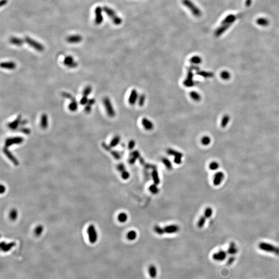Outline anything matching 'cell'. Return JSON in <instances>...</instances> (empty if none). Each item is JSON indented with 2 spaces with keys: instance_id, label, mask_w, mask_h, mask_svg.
Returning <instances> with one entry per match:
<instances>
[{
  "instance_id": "obj_1",
  "label": "cell",
  "mask_w": 279,
  "mask_h": 279,
  "mask_svg": "<svg viewBox=\"0 0 279 279\" xmlns=\"http://www.w3.org/2000/svg\"><path fill=\"white\" fill-rule=\"evenodd\" d=\"M180 230V228L178 225L176 224H171L161 227V226H154V231L156 233L159 235H164V234H172L176 233L178 232Z\"/></svg>"
},
{
  "instance_id": "obj_2",
  "label": "cell",
  "mask_w": 279,
  "mask_h": 279,
  "mask_svg": "<svg viewBox=\"0 0 279 279\" xmlns=\"http://www.w3.org/2000/svg\"><path fill=\"white\" fill-rule=\"evenodd\" d=\"M258 246L260 250L264 252L274 254L275 255L279 256V247L266 242H261L259 243Z\"/></svg>"
},
{
  "instance_id": "obj_3",
  "label": "cell",
  "mask_w": 279,
  "mask_h": 279,
  "mask_svg": "<svg viewBox=\"0 0 279 279\" xmlns=\"http://www.w3.org/2000/svg\"><path fill=\"white\" fill-rule=\"evenodd\" d=\"M182 3L195 17L199 18L202 16L201 10L191 0H182Z\"/></svg>"
},
{
  "instance_id": "obj_4",
  "label": "cell",
  "mask_w": 279,
  "mask_h": 279,
  "mask_svg": "<svg viewBox=\"0 0 279 279\" xmlns=\"http://www.w3.org/2000/svg\"><path fill=\"white\" fill-rule=\"evenodd\" d=\"M103 10L112 20L114 24L116 26H119L122 23V19H121V18L116 14L115 12L112 9L108 6H104Z\"/></svg>"
},
{
  "instance_id": "obj_5",
  "label": "cell",
  "mask_w": 279,
  "mask_h": 279,
  "mask_svg": "<svg viewBox=\"0 0 279 279\" xmlns=\"http://www.w3.org/2000/svg\"><path fill=\"white\" fill-rule=\"evenodd\" d=\"M213 214V209L211 207L206 208L205 210L204 214L200 218L197 222V227L200 228H202L204 226L206 223V220L210 218Z\"/></svg>"
},
{
  "instance_id": "obj_6",
  "label": "cell",
  "mask_w": 279,
  "mask_h": 279,
  "mask_svg": "<svg viewBox=\"0 0 279 279\" xmlns=\"http://www.w3.org/2000/svg\"><path fill=\"white\" fill-rule=\"evenodd\" d=\"M103 103L108 116L110 118H114L115 115V112L114 110L112 104L109 97L104 98Z\"/></svg>"
},
{
  "instance_id": "obj_7",
  "label": "cell",
  "mask_w": 279,
  "mask_h": 279,
  "mask_svg": "<svg viewBox=\"0 0 279 279\" xmlns=\"http://www.w3.org/2000/svg\"><path fill=\"white\" fill-rule=\"evenodd\" d=\"M167 152L168 155L174 157V162L175 164H180L182 163L183 154L182 153L172 148H168L167 150Z\"/></svg>"
},
{
  "instance_id": "obj_8",
  "label": "cell",
  "mask_w": 279,
  "mask_h": 279,
  "mask_svg": "<svg viewBox=\"0 0 279 279\" xmlns=\"http://www.w3.org/2000/svg\"><path fill=\"white\" fill-rule=\"evenodd\" d=\"M24 40L25 43L27 44L29 46H31V47L34 48L37 51L42 52L44 50V47L43 44H41L34 39H32L31 38L26 37Z\"/></svg>"
},
{
  "instance_id": "obj_9",
  "label": "cell",
  "mask_w": 279,
  "mask_h": 279,
  "mask_svg": "<svg viewBox=\"0 0 279 279\" xmlns=\"http://www.w3.org/2000/svg\"><path fill=\"white\" fill-rule=\"evenodd\" d=\"M87 233L89 236V241L90 243H95L98 239V234L94 225H90L88 227L87 230Z\"/></svg>"
},
{
  "instance_id": "obj_10",
  "label": "cell",
  "mask_w": 279,
  "mask_h": 279,
  "mask_svg": "<svg viewBox=\"0 0 279 279\" xmlns=\"http://www.w3.org/2000/svg\"><path fill=\"white\" fill-rule=\"evenodd\" d=\"M24 141V139L21 136H15L7 138L5 141V147L9 148L14 145L20 144Z\"/></svg>"
},
{
  "instance_id": "obj_11",
  "label": "cell",
  "mask_w": 279,
  "mask_h": 279,
  "mask_svg": "<svg viewBox=\"0 0 279 279\" xmlns=\"http://www.w3.org/2000/svg\"><path fill=\"white\" fill-rule=\"evenodd\" d=\"M225 178V174L221 171L214 174L213 178V184L215 186H218L221 184Z\"/></svg>"
},
{
  "instance_id": "obj_12",
  "label": "cell",
  "mask_w": 279,
  "mask_h": 279,
  "mask_svg": "<svg viewBox=\"0 0 279 279\" xmlns=\"http://www.w3.org/2000/svg\"><path fill=\"white\" fill-rule=\"evenodd\" d=\"M194 77V74L193 73L192 71L189 70L188 72L187 77L184 81V84L185 87H191L195 85L196 83L194 82L193 79Z\"/></svg>"
},
{
  "instance_id": "obj_13",
  "label": "cell",
  "mask_w": 279,
  "mask_h": 279,
  "mask_svg": "<svg viewBox=\"0 0 279 279\" xmlns=\"http://www.w3.org/2000/svg\"><path fill=\"white\" fill-rule=\"evenodd\" d=\"M228 252L225 251L220 250L218 252L213 254V259L217 262H222L226 259Z\"/></svg>"
},
{
  "instance_id": "obj_14",
  "label": "cell",
  "mask_w": 279,
  "mask_h": 279,
  "mask_svg": "<svg viewBox=\"0 0 279 279\" xmlns=\"http://www.w3.org/2000/svg\"><path fill=\"white\" fill-rule=\"evenodd\" d=\"M3 153L5 156L7 157V158L14 164V165L16 166H18L19 165V163L18 160H17V159L14 156L13 154L9 150L8 148H6L5 147V148H3Z\"/></svg>"
},
{
  "instance_id": "obj_15",
  "label": "cell",
  "mask_w": 279,
  "mask_h": 279,
  "mask_svg": "<svg viewBox=\"0 0 279 279\" xmlns=\"http://www.w3.org/2000/svg\"><path fill=\"white\" fill-rule=\"evenodd\" d=\"M16 245V243L15 242L6 243V242H2L0 245V248L3 252H7L11 250L14 247H15Z\"/></svg>"
},
{
  "instance_id": "obj_16",
  "label": "cell",
  "mask_w": 279,
  "mask_h": 279,
  "mask_svg": "<svg viewBox=\"0 0 279 279\" xmlns=\"http://www.w3.org/2000/svg\"><path fill=\"white\" fill-rule=\"evenodd\" d=\"M102 147L104 150H106L108 152H110L111 155H112V156L116 160H119L121 158V154L117 151L112 150L110 145H108L106 143H102Z\"/></svg>"
},
{
  "instance_id": "obj_17",
  "label": "cell",
  "mask_w": 279,
  "mask_h": 279,
  "mask_svg": "<svg viewBox=\"0 0 279 279\" xmlns=\"http://www.w3.org/2000/svg\"><path fill=\"white\" fill-rule=\"evenodd\" d=\"M102 9L100 6L96 8L95 9V23L96 24H101L103 22V17L102 15Z\"/></svg>"
},
{
  "instance_id": "obj_18",
  "label": "cell",
  "mask_w": 279,
  "mask_h": 279,
  "mask_svg": "<svg viewBox=\"0 0 279 279\" xmlns=\"http://www.w3.org/2000/svg\"><path fill=\"white\" fill-rule=\"evenodd\" d=\"M139 97V96L138 92H137V90H136L133 89V90H131L130 94L129 97V99H128L130 104L135 105L136 101H138Z\"/></svg>"
},
{
  "instance_id": "obj_19",
  "label": "cell",
  "mask_w": 279,
  "mask_h": 279,
  "mask_svg": "<svg viewBox=\"0 0 279 279\" xmlns=\"http://www.w3.org/2000/svg\"><path fill=\"white\" fill-rule=\"evenodd\" d=\"M64 64L69 68H75L78 65L77 63L74 62L73 57L70 55L65 57V59L64 60Z\"/></svg>"
},
{
  "instance_id": "obj_20",
  "label": "cell",
  "mask_w": 279,
  "mask_h": 279,
  "mask_svg": "<svg viewBox=\"0 0 279 279\" xmlns=\"http://www.w3.org/2000/svg\"><path fill=\"white\" fill-rule=\"evenodd\" d=\"M142 124L143 125V127L145 129L148 131H150L153 129L154 127V124L152 121H150L147 118H143L142 120Z\"/></svg>"
},
{
  "instance_id": "obj_21",
  "label": "cell",
  "mask_w": 279,
  "mask_h": 279,
  "mask_svg": "<svg viewBox=\"0 0 279 279\" xmlns=\"http://www.w3.org/2000/svg\"><path fill=\"white\" fill-rule=\"evenodd\" d=\"M141 157V155L140 152L136 150L131 152L130 155V158L129 159V162L131 164H135L137 159H139Z\"/></svg>"
},
{
  "instance_id": "obj_22",
  "label": "cell",
  "mask_w": 279,
  "mask_h": 279,
  "mask_svg": "<svg viewBox=\"0 0 279 279\" xmlns=\"http://www.w3.org/2000/svg\"><path fill=\"white\" fill-rule=\"evenodd\" d=\"M21 122V115H19L15 119V121H12V122L8 124V127L10 128V129L16 130L20 125Z\"/></svg>"
},
{
  "instance_id": "obj_23",
  "label": "cell",
  "mask_w": 279,
  "mask_h": 279,
  "mask_svg": "<svg viewBox=\"0 0 279 279\" xmlns=\"http://www.w3.org/2000/svg\"><path fill=\"white\" fill-rule=\"evenodd\" d=\"M82 36L79 35H73L72 36H68L67 38L66 41L68 43L70 44H77L82 41Z\"/></svg>"
},
{
  "instance_id": "obj_24",
  "label": "cell",
  "mask_w": 279,
  "mask_h": 279,
  "mask_svg": "<svg viewBox=\"0 0 279 279\" xmlns=\"http://www.w3.org/2000/svg\"><path fill=\"white\" fill-rule=\"evenodd\" d=\"M238 248L237 247L236 245L234 242H230L228 247V249L227 251L228 253L230 255H235L238 253Z\"/></svg>"
},
{
  "instance_id": "obj_25",
  "label": "cell",
  "mask_w": 279,
  "mask_h": 279,
  "mask_svg": "<svg viewBox=\"0 0 279 279\" xmlns=\"http://www.w3.org/2000/svg\"><path fill=\"white\" fill-rule=\"evenodd\" d=\"M148 272L150 277H151L152 279H155L158 275L157 269L156 267L154 265H150L148 267Z\"/></svg>"
},
{
  "instance_id": "obj_26",
  "label": "cell",
  "mask_w": 279,
  "mask_h": 279,
  "mask_svg": "<svg viewBox=\"0 0 279 279\" xmlns=\"http://www.w3.org/2000/svg\"><path fill=\"white\" fill-rule=\"evenodd\" d=\"M1 68L6 69L12 70L15 69L16 64L14 62H2L1 64Z\"/></svg>"
},
{
  "instance_id": "obj_27",
  "label": "cell",
  "mask_w": 279,
  "mask_h": 279,
  "mask_svg": "<svg viewBox=\"0 0 279 279\" xmlns=\"http://www.w3.org/2000/svg\"><path fill=\"white\" fill-rule=\"evenodd\" d=\"M152 176L154 184H156L157 185H158L160 184V179L159 176L158 172L157 171V169H154L153 170L152 172Z\"/></svg>"
},
{
  "instance_id": "obj_28",
  "label": "cell",
  "mask_w": 279,
  "mask_h": 279,
  "mask_svg": "<svg viewBox=\"0 0 279 279\" xmlns=\"http://www.w3.org/2000/svg\"><path fill=\"white\" fill-rule=\"evenodd\" d=\"M9 41L11 44L17 46H21L25 43L24 39H21L19 38L15 37H12L10 38Z\"/></svg>"
},
{
  "instance_id": "obj_29",
  "label": "cell",
  "mask_w": 279,
  "mask_h": 279,
  "mask_svg": "<svg viewBox=\"0 0 279 279\" xmlns=\"http://www.w3.org/2000/svg\"><path fill=\"white\" fill-rule=\"evenodd\" d=\"M41 126L44 129H46L48 127V118L47 115L46 114H43L41 115Z\"/></svg>"
},
{
  "instance_id": "obj_30",
  "label": "cell",
  "mask_w": 279,
  "mask_h": 279,
  "mask_svg": "<svg viewBox=\"0 0 279 279\" xmlns=\"http://www.w3.org/2000/svg\"><path fill=\"white\" fill-rule=\"evenodd\" d=\"M71 101H72L70 103L69 106H68V109H69L70 111H72V112H75L78 109V104L77 101L74 98L72 99Z\"/></svg>"
},
{
  "instance_id": "obj_31",
  "label": "cell",
  "mask_w": 279,
  "mask_h": 279,
  "mask_svg": "<svg viewBox=\"0 0 279 279\" xmlns=\"http://www.w3.org/2000/svg\"><path fill=\"white\" fill-rule=\"evenodd\" d=\"M196 74L199 75L200 76L208 78H212L214 76V74L211 72H205V71H201L199 70L196 72Z\"/></svg>"
},
{
  "instance_id": "obj_32",
  "label": "cell",
  "mask_w": 279,
  "mask_h": 279,
  "mask_svg": "<svg viewBox=\"0 0 279 279\" xmlns=\"http://www.w3.org/2000/svg\"><path fill=\"white\" fill-rule=\"evenodd\" d=\"M126 237L127 239L129 241L135 240L137 237V233L134 230H131L128 232L126 235Z\"/></svg>"
},
{
  "instance_id": "obj_33",
  "label": "cell",
  "mask_w": 279,
  "mask_h": 279,
  "mask_svg": "<svg viewBox=\"0 0 279 279\" xmlns=\"http://www.w3.org/2000/svg\"><path fill=\"white\" fill-rule=\"evenodd\" d=\"M161 161L168 170H172V168H173V165H172V163H171L170 160H169L167 158L163 157L161 159Z\"/></svg>"
},
{
  "instance_id": "obj_34",
  "label": "cell",
  "mask_w": 279,
  "mask_h": 279,
  "mask_svg": "<svg viewBox=\"0 0 279 279\" xmlns=\"http://www.w3.org/2000/svg\"><path fill=\"white\" fill-rule=\"evenodd\" d=\"M120 141H121V137L119 136H116L111 140V142L110 143L109 145H110V147H111V148L115 147L116 146H118Z\"/></svg>"
},
{
  "instance_id": "obj_35",
  "label": "cell",
  "mask_w": 279,
  "mask_h": 279,
  "mask_svg": "<svg viewBox=\"0 0 279 279\" xmlns=\"http://www.w3.org/2000/svg\"><path fill=\"white\" fill-rule=\"evenodd\" d=\"M190 96L195 101H201V96L200 94L196 91L193 90L190 93Z\"/></svg>"
},
{
  "instance_id": "obj_36",
  "label": "cell",
  "mask_w": 279,
  "mask_h": 279,
  "mask_svg": "<svg viewBox=\"0 0 279 279\" xmlns=\"http://www.w3.org/2000/svg\"><path fill=\"white\" fill-rule=\"evenodd\" d=\"M230 116L226 114L223 116V118H222L221 122V126L222 128L226 127V126L228 125L229 122H230Z\"/></svg>"
},
{
  "instance_id": "obj_37",
  "label": "cell",
  "mask_w": 279,
  "mask_h": 279,
  "mask_svg": "<svg viewBox=\"0 0 279 279\" xmlns=\"http://www.w3.org/2000/svg\"><path fill=\"white\" fill-rule=\"evenodd\" d=\"M149 191L153 194H158L159 192V189L158 187V185L154 184H152L149 187Z\"/></svg>"
},
{
  "instance_id": "obj_38",
  "label": "cell",
  "mask_w": 279,
  "mask_h": 279,
  "mask_svg": "<svg viewBox=\"0 0 279 279\" xmlns=\"http://www.w3.org/2000/svg\"><path fill=\"white\" fill-rule=\"evenodd\" d=\"M118 221L120 222L121 223H125L127 221V214H126L125 213H120L118 216Z\"/></svg>"
},
{
  "instance_id": "obj_39",
  "label": "cell",
  "mask_w": 279,
  "mask_h": 279,
  "mask_svg": "<svg viewBox=\"0 0 279 279\" xmlns=\"http://www.w3.org/2000/svg\"><path fill=\"white\" fill-rule=\"evenodd\" d=\"M202 58L200 56L196 55V56H192V58H191L190 62L193 64L198 65V64H201L202 63Z\"/></svg>"
},
{
  "instance_id": "obj_40",
  "label": "cell",
  "mask_w": 279,
  "mask_h": 279,
  "mask_svg": "<svg viewBox=\"0 0 279 279\" xmlns=\"http://www.w3.org/2000/svg\"><path fill=\"white\" fill-rule=\"evenodd\" d=\"M201 143L204 146H207L211 143V139L208 136H203L201 140Z\"/></svg>"
},
{
  "instance_id": "obj_41",
  "label": "cell",
  "mask_w": 279,
  "mask_h": 279,
  "mask_svg": "<svg viewBox=\"0 0 279 279\" xmlns=\"http://www.w3.org/2000/svg\"><path fill=\"white\" fill-rule=\"evenodd\" d=\"M219 167V164L216 161L211 162L209 165V169L211 171L217 170Z\"/></svg>"
},
{
  "instance_id": "obj_42",
  "label": "cell",
  "mask_w": 279,
  "mask_h": 279,
  "mask_svg": "<svg viewBox=\"0 0 279 279\" xmlns=\"http://www.w3.org/2000/svg\"><path fill=\"white\" fill-rule=\"evenodd\" d=\"M145 99H146V96H145L144 94H142V95L140 96L138 101L139 106H140V107H142V106H144L145 102Z\"/></svg>"
},
{
  "instance_id": "obj_43",
  "label": "cell",
  "mask_w": 279,
  "mask_h": 279,
  "mask_svg": "<svg viewBox=\"0 0 279 279\" xmlns=\"http://www.w3.org/2000/svg\"><path fill=\"white\" fill-rule=\"evenodd\" d=\"M18 217V212L16 209H13L10 211L9 214V218L12 221H15Z\"/></svg>"
},
{
  "instance_id": "obj_44",
  "label": "cell",
  "mask_w": 279,
  "mask_h": 279,
  "mask_svg": "<svg viewBox=\"0 0 279 279\" xmlns=\"http://www.w3.org/2000/svg\"><path fill=\"white\" fill-rule=\"evenodd\" d=\"M43 231H44L43 226L41 225H38L36 228L35 229V234L37 236H39L43 233Z\"/></svg>"
},
{
  "instance_id": "obj_45",
  "label": "cell",
  "mask_w": 279,
  "mask_h": 279,
  "mask_svg": "<svg viewBox=\"0 0 279 279\" xmlns=\"http://www.w3.org/2000/svg\"><path fill=\"white\" fill-rule=\"evenodd\" d=\"M220 76H221L222 79L224 80H229L231 78V77L230 72H228V71H223V72H221Z\"/></svg>"
},
{
  "instance_id": "obj_46",
  "label": "cell",
  "mask_w": 279,
  "mask_h": 279,
  "mask_svg": "<svg viewBox=\"0 0 279 279\" xmlns=\"http://www.w3.org/2000/svg\"><path fill=\"white\" fill-rule=\"evenodd\" d=\"M92 88L90 86H87L86 87L85 89H84L83 92V95L84 96L87 97L92 92Z\"/></svg>"
},
{
  "instance_id": "obj_47",
  "label": "cell",
  "mask_w": 279,
  "mask_h": 279,
  "mask_svg": "<svg viewBox=\"0 0 279 279\" xmlns=\"http://www.w3.org/2000/svg\"><path fill=\"white\" fill-rule=\"evenodd\" d=\"M121 176H122V178L124 180H127V179L129 178L130 175L129 172L127 171L126 170L125 171L121 173Z\"/></svg>"
},
{
  "instance_id": "obj_48",
  "label": "cell",
  "mask_w": 279,
  "mask_h": 279,
  "mask_svg": "<svg viewBox=\"0 0 279 279\" xmlns=\"http://www.w3.org/2000/svg\"><path fill=\"white\" fill-rule=\"evenodd\" d=\"M88 101H89V99L87 98V97L83 96L82 97V98L81 99V100H80V103L81 105L84 106V105H85V104H87Z\"/></svg>"
},
{
  "instance_id": "obj_49",
  "label": "cell",
  "mask_w": 279,
  "mask_h": 279,
  "mask_svg": "<svg viewBox=\"0 0 279 279\" xmlns=\"http://www.w3.org/2000/svg\"><path fill=\"white\" fill-rule=\"evenodd\" d=\"M135 145H136V142L134 140H130L128 143V147L129 148V150H132L135 147Z\"/></svg>"
},
{
  "instance_id": "obj_50",
  "label": "cell",
  "mask_w": 279,
  "mask_h": 279,
  "mask_svg": "<svg viewBox=\"0 0 279 279\" xmlns=\"http://www.w3.org/2000/svg\"><path fill=\"white\" fill-rule=\"evenodd\" d=\"M62 96H63L65 98H66L67 99H69L70 100H72V99L73 98V97L72 96L71 94H69V93H66V92H63L62 94Z\"/></svg>"
},
{
  "instance_id": "obj_51",
  "label": "cell",
  "mask_w": 279,
  "mask_h": 279,
  "mask_svg": "<svg viewBox=\"0 0 279 279\" xmlns=\"http://www.w3.org/2000/svg\"><path fill=\"white\" fill-rule=\"evenodd\" d=\"M20 131L26 135H29L31 132L30 129L27 128H22V129H20Z\"/></svg>"
},
{
  "instance_id": "obj_52",
  "label": "cell",
  "mask_w": 279,
  "mask_h": 279,
  "mask_svg": "<svg viewBox=\"0 0 279 279\" xmlns=\"http://www.w3.org/2000/svg\"><path fill=\"white\" fill-rule=\"evenodd\" d=\"M84 110H85V112L87 113H90L91 110H92V106L87 104V106H85Z\"/></svg>"
},
{
  "instance_id": "obj_53",
  "label": "cell",
  "mask_w": 279,
  "mask_h": 279,
  "mask_svg": "<svg viewBox=\"0 0 279 279\" xmlns=\"http://www.w3.org/2000/svg\"><path fill=\"white\" fill-rule=\"evenodd\" d=\"M235 258L233 256H231V257H230L229 259H228V265H231V264H232L235 261Z\"/></svg>"
},
{
  "instance_id": "obj_54",
  "label": "cell",
  "mask_w": 279,
  "mask_h": 279,
  "mask_svg": "<svg viewBox=\"0 0 279 279\" xmlns=\"http://www.w3.org/2000/svg\"><path fill=\"white\" fill-rule=\"evenodd\" d=\"M188 69L189 70H191V71H193V70H196V71H199V67L196 66H190L188 68Z\"/></svg>"
},
{
  "instance_id": "obj_55",
  "label": "cell",
  "mask_w": 279,
  "mask_h": 279,
  "mask_svg": "<svg viewBox=\"0 0 279 279\" xmlns=\"http://www.w3.org/2000/svg\"><path fill=\"white\" fill-rule=\"evenodd\" d=\"M95 99L94 98L90 99H89V101H88V102H87V104H89V105H90V106H92L93 105L95 102Z\"/></svg>"
},
{
  "instance_id": "obj_56",
  "label": "cell",
  "mask_w": 279,
  "mask_h": 279,
  "mask_svg": "<svg viewBox=\"0 0 279 279\" xmlns=\"http://www.w3.org/2000/svg\"><path fill=\"white\" fill-rule=\"evenodd\" d=\"M5 190H6V188H5V186L3 185H1V194H3L5 192Z\"/></svg>"
},
{
  "instance_id": "obj_57",
  "label": "cell",
  "mask_w": 279,
  "mask_h": 279,
  "mask_svg": "<svg viewBox=\"0 0 279 279\" xmlns=\"http://www.w3.org/2000/svg\"><path fill=\"white\" fill-rule=\"evenodd\" d=\"M7 2H8L7 0H1V3H0L1 6H4V5H6V4L7 3Z\"/></svg>"
},
{
  "instance_id": "obj_58",
  "label": "cell",
  "mask_w": 279,
  "mask_h": 279,
  "mask_svg": "<svg viewBox=\"0 0 279 279\" xmlns=\"http://www.w3.org/2000/svg\"><path fill=\"white\" fill-rule=\"evenodd\" d=\"M27 123V121L26 120H23V121H21V122L20 125H26Z\"/></svg>"
}]
</instances>
